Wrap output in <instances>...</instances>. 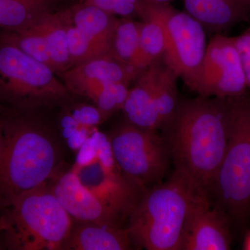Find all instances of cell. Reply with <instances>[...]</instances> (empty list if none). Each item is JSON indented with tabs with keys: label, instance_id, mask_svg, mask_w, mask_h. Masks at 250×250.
Masks as SVG:
<instances>
[{
	"label": "cell",
	"instance_id": "cell-1",
	"mask_svg": "<svg viewBox=\"0 0 250 250\" xmlns=\"http://www.w3.org/2000/svg\"><path fill=\"white\" fill-rule=\"evenodd\" d=\"M165 127L174 173L210 199L228 146L229 99L200 96L179 103Z\"/></svg>",
	"mask_w": 250,
	"mask_h": 250
},
{
	"label": "cell",
	"instance_id": "cell-2",
	"mask_svg": "<svg viewBox=\"0 0 250 250\" xmlns=\"http://www.w3.org/2000/svg\"><path fill=\"white\" fill-rule=\"evenodd\" d=\"M11 110V109H10ZM2 147L0 152V206L46 183L59 162L57 141L29 113H0Z\"/></svg>",
	"mask_w": 250,
	"mask_h": 250
},
{
	"label": "cell",
	"instance_id": "cell-3",
	"mask_svg": "<svg viewBox=\"0 0 250 250\" xmlns=\"http://www.w3.org/2000/svg\"><path fill=\"white\" fill-rule=\"evenodd\" d=\"M196 193L174 172L165 183L146 189L128 218L131 243L147 250H182L186 218Z\"/></svg>",
	"mask_w": 250,
	"mask_h": 250
},
{
	"label": "cell",
	"instance_id": "cell-4",
	"mask_svg": "<svg viewBox=\"0 0 250 250\" xmlns=\"http://www.w3.org/2000/svg\"><path fill=\"white\" fill-rule=\"evenodd\" d=\"M0 230L11 250H62L73 224L47 182L4 207Z\"/></svg>",
	"mask_w": 250,
	"mask_h": 250
},
{
	"label": "cell",
	"instance_id": "cell-5",
	"mask_svg": "<svg viewBox=\"0 0 250 250\" xmlns=\"http://www.w3.org/2000/svg\"><path fill=\"white\" fill-rule=\"evenodd\" d=\"M229 102L228 146L211 193L214 207L242 223L250 214V90Z\"/></svg>",
	"mask_w": 250,
	"mask_h": 250
},
{
	"label": "cell",
	"instance_id": "cell-6",
	"mask_svg": "<svg viewBox=\"0 0 250 250\" xmlns=\"http://www.w3.org/2000/svg\"><path fill=\"white\" fill-rule=\"evenodd\" d=\"M69 95L50 67L0 38V106L30 113Z\"/></svg>",
	"mask_w": 250,
	"mask_h": 250
},
{
	"label": "cell",
	"instance_id": "cell-7",
	"mask_svg": "<svg viewBox=\"0 0 250 250\" xmlns=\"http://www.w3.org/2000/svg\"><path fill=\"white\" fill-rule=\"evenodd\" d=\"M136 12L162 26L166 41L162 61L194 91L208 44L205 28L191 15L168 2L139 0Z\"/></svg>",
	"mask_w": 250,
	"mask_h": 250
},
{
	"label": "cell",
	"instance_id": "cell-8",
	"mask_svg": "<svg viewBox=\"0 0 250 250\" xmlns=\"http://www.w3.org/2000/svg\"><path fill=\"white\" fill-rule=\"evenodd\" d=\"M108 141L115 165L123 177L143 188L160 183L171 158L167 139L126 122Z\"/></svg>",
	"mask_w": 250,
	"mask_h": 250
},
{
	"label": "cell",
	"instance_id": "cell-9",
	"mask_svg": "<svg viewBox=\"0 0 250 250\" xmlns=\"http://www.w3.org/2000/svg\"><path fill=\"white\" fill-rule=\"evenodd\" d=\"M248 90L246 77L233 37L222 34L207 44L194 91L205 98H236Z\"/></svg>",
	"mask_w": 250,
	"mask_h": 250
},
{
	"label": "cell",
	"instance_id": "cell-10",
	"mask_svg": "<svg viewBox=\"0 0 250 250\" xmlns=\"http://www.w3.org/2000/svg\"><path fill=\"white\" fill-rule=\"evenodd\" d=\"M231 219L223 210L211 207L209 197L196 193L186 218L182 250L231 249Z\"/></svg>",
	"mask_w": 250,
	"mask_h": 250
},
{
	"label": "cell",
	"instance_id": "cell-11",
	"mask_svg": "<svg viewBox=\"0 0 250 250\" xmlns=\"http://www.w3.org/2000/svg\"><path fill=\"white\" fill-rule=\"evenodd\" d=\"M59 74L70 93L85 97L95 103L105 85L117 82L129 84L141 72L108 54Z\"/></svg>",
	"mask_w": 250,
	"mask_h": 250
},
{
	"label": "cell",
	"instance_id": "cell-12",
	"mask_svg": "<svg viewBox=\"0 0 250 250\" xmlns=\"http://www.w3.org/2000/svg\"><path fill=\"white\" fill-rule=\"evenodd\" d=\"M52 189L73 220L123 227L126 218L85 188L72 170L62 174Z\"/></svg>",
	"mask_w": 250,
	"mask_h": 250
},
{
	"label": "cell",
	"instance_id": "cell-13",
	"mask_svg": "<svg viewBox=\"0 0 250 250\" xmlns=\"http://www.w3.org/2000/svg\"><path fill=\"white\" fill-rule=\"evenodd\" d=\"M131 248V241L126 228L73 220L63 250H125Z\"/></svg>",
	"mask_w": 250,
	"mask_h": 250
},
{
	"label": "cell",
	"instance_id": "cell-14",
	"mask_svg": "<svg viewBox=\"0 0 250 250\" xmlns=\"http://www.w3.org/2000/svg\"><path fill=\"white\" fill-rule=\"evenodd\" d=\"M154 64L141 72L129 90L123 110L126 122L141 129L157 131L163 127L154 95Z\"/></svg>",
	"mask_w": 250,
	"mask_h": 250
},
{
	"label": "cell",
	"instance_id": "cell-15",
	"mask_svg": "<svg viewBox=\"0 0 250 250\" xmlns=\"http://www.w3.org/2000/svg\"><path fill=\"white\" fill-rule=\"evenodd\" d=\"M187 13L205 29L221 34L248 17L243 0H184Z\"/></svg>",
	"mask_w": 250,
	"mask_h": 250
},
{
	"label": "cell",
	"instance_id": "cell-16",
	"mask_svg": "<svg viewBox=\"0 0 250 250\" xmlns=\"http://www.w3.org/2000/svg\"><path fill=\"white\" fill-rule=\"evenodd\" d=\"M69 10L72 24L89 39L96 58L110 54L118 19L98 6L82 1Z\"/></svg>",
	"mask_w": 250,
	"mask_h": 250
},
{
	"label": "cell",
	"instance_id": "cell-17",
	"mask_svg": "<svg viewBox=\"0 0 250 250\" xmlns=\"http://www.w3.org/2000/svg\"><path fill=\"white\" fill-rule=\"evenodd\" d=\"M71 18L68 9L54 14L49 11L36 22L45 38L49 55L58 74L70 67L67 34Z\"/></svg>",
	"mask_w": 250,
	"mask_h": 250
},
{
	"label": "cell",
	"instance_id": "cell-18",
	"mask_svg": "<svg viewBox=\"0 0 250 250\" xmlns=\"http://www.w3.org/2000/svg\"><path fill=\"white\" fill-rule=\"evenodd\" d=\"M51 0H0V28L16 30L29 27L50 11Z\"/></svg>",
	"mask_w": 250,
	"mask_h": 250
},
{
	"label": "cell",
	"instance_id": "cell-19",
	"mask_svg": "<svg viewBox=\"0 0 250 250\" xmlns=\"http://www.w3.org/2000/svg\"><path fill=\"white\" fill-rule=\"evenodd\" d=\"M160 61L154 63V95L156 109L163 127L170 123L178 107L177 80L178 77Z\"/></svg>",
	"mask_w": 250,
	"mask_h": 250
},
{
	"label": "cell",
	"instance_id": "cell-20",
	"mask_svg": "<svg viewBox=\"0 0 250 250\" xmlns=\"http://www.w3.org/2000/svg\"><path fill=\"white\" fill-rule=\"evenodd\" d=\"M166 47V36L162 26L154 20L143 18L135 68L142 72L160 61L165 53Z\"/></svg>",
	"mask_w": 250,
	"mask_h": 250
},
{
	"label": "cell",
	"instance_id": "cell-21",
	"mask_svg": "<svg viewBox=\"0 0 250 250\" xmlns=\"http://www.w3.org/2000/svg\"><path fill=\"white\" fill-rule=\"evenodd\" d=\"M36 22L16 30H1L0 38L16 46L31 58L48 65L57 73L45 38Z\"/></svg>",
	"mask_w": 250,
	"mask_h": 250
},
{
	"label": "cell",
	"instance_id": "cell-22",
	"mask_svg": "<svg viewBox=\"0 0 250 250\" xmlns=\"http://www.w3.org/2000/svg\"><path fill=\"white\" fill-rule=\"evenodd\" d=\"M141 24L142 22L127 18L118 19L112 38L110 54L134 69L139 53Z\"/></svg>",
	"mask_w": 250,
	"mask_h": 250
},
{
	"label": "cell",
	"instance_id": "cell-23",
	"mask_svg": "<svg viewBox=\"0 0 250 250\" xmlns=\"http://www.w3.org/2000/svg\"><path fill=\"white\" fill-rule=\"evenodd\" d=\"M127 83L117 82L108 83L95 102V105L101 113L104 121L113 113L123 109L129 89Z\"/></svg>",
	"mask_w": 250,
	"mask_h": 250
},
{
	"label": "cell",
	"instance_id": "cell-24",
	"mask_svg": "<svg viewBox=\"0 0 250 250\" xmlns=\"http://www.w3.org/2000/svg\"><path fill=\"white\" fill-rule=\"evenodd\" d=\"M67 46L70 67L96 58L89 39L71 22L67 27Z\"/></svg>",
	"mask_w": 250,
	"mask_h": 250
},
{
	"label": "cell",
	"instance_id": "cell-25",
	"mask_svg": "<svg viewBox=\"0 0 250 250\" xmlns=\"http://www.w3.org/2000/svg\"><path fill=\"white\" fill-rule=\"evenodd\" d=\"M138 1L139 0H81L85 4L98 6L108 14L123 17L136 12Z\"/></svg>",
	"mask_w": 250,
	"mask_h": 250
},
{
	"label": "cell",
	"instance_id": "cell-26",
	"mask_svg": "<svg viewBox=\"0 0 250 250\" xmlns=\"http://www.w3.org/2000/svg\"><path fill=\"white\" fill-rule=\"evenodd\" d=\"M235 44L246 75L248 90H250V27L243 31L239 36L233 37Z\"/></svg>",
	"mask_w": 250,
	"mask_h": 250
},
{
	"label": "cell",
	"instance_id": "cell-27",
	"mask_svg": "<svg viewBox=\"0 0 250 250\" xmlns=\"http://www.w3.org/2000/svg\"><path fill=\"white\" fill-rule=\"evenodd\" d=\"M71 116L77 123L88 128H95V126L104 121L101 113L95 106H80L74 111Z\"/></svg>",
	"mask_w": 250,
	"mask_h": 250
},
{
	"label": "cell",
	"instance_id": "cell-28",
	"mask_svg": "<svg viewBox=\"0 0 250 250\" xmlns=\"http://www.w3.org/2000/svg\"><path fill=\"white\" fill-rule=\"evenodd\" d=\"M243 249L246 250H250V231L248 233L246 238H245L244 244H243Z\"/></svg>",
	"mask_w": 250,
	"mask_h": 250
},
{
	"label": "cell",
	"instance_id": "cell-29",
	"mask_svg": "<svg viewBox=\"0 0 250 250\" xmlns=\"http://www.w3.org/2000/svg\"><path fill=\"white\" fill-rule=\"evenodd\" d=\"M1 112H0V113H1ZM3 140H4V136H3L2 126H1V118H0V152H1V147H2Z\"/></svg>",
	"mask_w": 250,
	"mask_h": 250
},
{
	"label": "cell",
	"instance_id": "cell-30",
	"mask_svg": "<svg viewBox=\"0 0 250 250\" xmlns=\"http://www.w3.org/2000/svg\"><path fill=\"white\" fill-rule=\"evenodd\" d=\"M148 1H156V2H169L170 0H148Z\"/></svg>",
	"mask_w": 250,
	"mask_h": 250
},
{
	"label": "cell",
	"instance_id": "cell-31",
	"mask_svg": "<svg viewBox=\"0 0 250 250\" xmlns=\"http://www.w3.org/2000/svg\"><path fill=\"white\" fill-rule=\"evenodd\" d=\"M243 1H244L245 4L250 9V0H243Z\"/></svg>",
	"mask_w": 250,
	"mask_h": 250
},
{
	"label": "cell",
	"instance_id": "cell-32",
	"mask_svg": "<svg viewBox=\"0 0 250 250\" xmlns=\"http://www.w3.org/2000/svg\"><path fill=\"white\" fill-rule=\"evenodd\" d=\"M3 106H0V112H1V110H2Z\"/></svg>",
	"mask_w": 250,
	"mask_h": 250
},
{
	"label": "cell",
	"instance_id": "cell-33",
	"mask_svg": "<svg viewBox=\"0 0 250 250\" xmlns=\"http://www.w3.org/2000/svg\"><path fill=\"white\" fill-rule=\"evenodd\" d=\"M51 1H62V0H51Z\"/></svg>",
	"mask_w": 250,
	"mask_h": 250
}]
</instances>
